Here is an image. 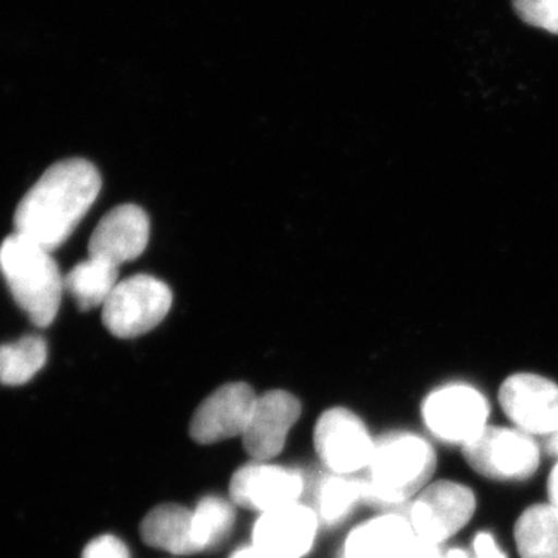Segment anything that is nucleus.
<instances>
[{"label": "nucleus", "instance_id": "nucleus-2", "mask_svg": "<svg viewBox=\"0 0 558 558\" xmlns=\"http://www.w3.org/2000/svg\"><path fill=\"white\" fill-rule=\"evenodd\" d=\"M0 271L33 325L50 326L60 312L64 290V278L50 250L14 231L0 245Z\"/></svg>", "mask_w": 558, "mask_h": 558}, {"label": "nucleus", "instance_id": "nucleus-1", "mask_svg": "<svg viewBox=\"0 0 558 558\" xmlns=\"http://www.w3.org/2000/svg\"><path fill=\"white\" fill-rule=\"evenodd\" d=\"M100 191L101 175L90 161H57L17 205L16 233L53 252L69 240Z\"/></svg>", "mask_w": 558, "mask_h": 558}, {"label": "nucleus", "instance_id": "nucleus-25", "mask_svg": "<svg viewBox=\"0 0 558 558\" xmlns=\"http://www.w3.org/2000/svg\"><path fill=\"white\" fill-rule=\"evenodd\" d=\"M442 556L444 553L440 550L438 543L428 542V539L416 535L409 558H442Z\"/></svg>", "mask_w": 558, "mask_h": 558}, {"label": "nucleus", "instance_id": "nucleus-3", "mask_svg": "<svg viewBox=\"0 0 558 558\" xmlns=\"http://www.w3.org/2000/svg\"><path fill=\"white\" fill-rule=\"evenodd\" d=\"M365 481V501L400 506L427 486L436 470V453L428 440L414 433L396 432L376 440Z\"/></svg>", "mask_w": 558, "mask_h": 558}, {"label": "nucleus", "instance_id": "nucleus-20", "mask_svg": "<svg viewBox=\"0 0 558 558\" xmlns=\"http://www.w3.org/2000/svg\"><path fill=\"white\" fill-rule=\"evenodd\" d=\"M315 501L318 521L326 526H336L347 519L357 502L365 501V481L333 473L319 483Z\"/></svg>", "mask_w": 558, "mask_h": 558}, {"label": "nucleus", "instance_id": "nucleus-12", "mask_svg": "<svg viewBox=\"0 0 558 558\" xmlns=\"http://www.w3.org/2000/svg\"><path fill=\"white\" fill-rule=\"evenodd\" d=\"M317 529V513L292 502L260 515L253 529V545L271 558H301L312 549Z\"/></svg>", "mask_w": 558, "mask_h": 558}, {"label": "nucleus", "instance_id": "nucleus-14", "mask_svg": "<svg viewBox=\"0 0 558 558\" xmlns=\"http://www.w3.org/2000/svg\"><path fill=\"white\" fill-rule=\"evenodd\" d=\"M149 218L138 205L126 204L110 209L92 233L89 256L112 266L137 259L149 242Z\"/></svg>", "mask_w": 558, "mask_h": 558}, {"label": "nucleus", "instance_id": "nucleus-7", "mask_svg": "<svg viewBox=\"0 0 558 558\" xmlns=\"http://www.w3.org/2000/svg\"><path fill=\"white\" fill-rule=\"evenodd\" d=\"M314 442L323 464L337 475L368 468L376 446L362 418L347 409H330L319 416Z\"/></svg>", "mask_w": 558, "mask_h": 558}, {"label": "nucleus", "instance_id": "nucleus-13", "mask_svg": "<svg viewBox=\"0 0 558 558\" xmlns=\"http://www.w3.org/2000/svg\"><path fill=\"white\" fill-rule=\"evenodd\" d=\"M303 490L304 481L299 472L263 461L244 465L230 483L234 505L263 513L299 501Z\"/></svg>", "mask_w": 558, "mask_h": 558}, {"label": "nucleus", "instance_id": "nucleus-6", "mask_svg": "<svg viewBox=\"0 0 558 558\" xmlns=\"http://www.w3.org/2000/svg\"><path fill=\"white\" fill-rule=\"evenodd\" d=\"M486 398L468 385H447L425 399L422 416L429 432L444 442L464 446L487 427Z\"/></svg>", "mask_w": 558, "mask_h": 558}, {"label": "nucleus", "instance_id": "nucleus-11", "mask_svg": "<svg viewBox=\"0 0 558 558\" xmlns=\"http://www.w3.org/2000/svg\"><path fill=\"white\" fill-rule=\"evenodd\" d=\"M300 414V400L288 391L275 389L258 396L247 428L242 435L245 451L258 461L278 457Z\"/></svg>", "mask_w": 558, "mask_h": 558}, {"label": "nucleus", "instance_id": "nucleus-4", "mask_svg": "<svg viewBox=\"0 0 558 558\" xmlns=\"http://www.w3.org/2000/svg\"><path fill=\"white\" fill-rule=\"evenodd\" d=\"M172 292L160 279L135 275L120 281L102 306V323L119 339H135L160 325L171 310Z\"/></svg>", "mask_w": 558, "mask_h": 558}, {"label": "nucleus", "instance_id": "nucleus-23", "mask_svg": "<svg viewBox=\"0 0 558 558\" xmlns=\"http://www.w3.org/2000/svg\"><path fill=\"white\" fill-rule=\"evenodd\" d=\"M83 558H131L130 549L113 535L92 539L83 550Z\"/></svg>", "mask_w": 558, "mask_h": 558}, {"label": "nucleus", "instance_id": "nucleus-26", "mask_svg": "<svg viewBox=\"0 0 558 558\" xmlns=\"http://www.w3.org/2000/svg\"><path fill=\"white\" fill-rule=\"evenodd\" d=\"M548 494L549 505L553 506V508L556 509V512L558 513V462L549 475Z\"/></svg>", "mask_w": 558, "mask_h": 558}, {"label": "nucleus", "instance_id": "nucleus-16", "mask_svg": "<svg viewBox=\"0 0 558 558\" xmlns=\"http://www.w3.org/2000/svg\"><path fill=\"white\" fill-rule=\"evenodd\" d=\"M143 542L175 556L201 553L193 531V510L163 505L150 510L140 526Z\"/></svg>", "mask_w": 558, "mask_h": 558}, {"label": "nucleus", "instance_id": "nucleus-15", "mask_svg": "<svg viewBox=\"0 0 558 558\" xmlns=\"http://www.w3.org/2000/svg\"><path fill=\"white\" fill-rule=\"evenodd\" d=\"M414 538L409 519L387 513L355 527L340 558H409Z\"/></svg>", "mask_w": 558, "mask_h": 558}, {"label": "nucleus", "instance_id": "nucleus-18", "mask_svg": "<svg viewBox=\"0 0 558 558\" xmlns=\"http://www.w3.org/2000/svg\"><path fill=\"white\" fill-rule=\"evenodd\" d=\"M521 558H558V513L550 505L531 506L515 524Z\"/></svg>", "mask_w": 558, "mask_h": 558}, {"label": "nucleus", "instance_id": "nucleus-27", "mask_svg": "<svg viewBox=\"0 0 558 558\" xmlns=\"http://www.w3.org/2000/svg\"><path fill=\"white\" fill-rule=\"evenodd\" d=\"M230 558H271L270 556H267L264 550H260L259 548H256L255 545L253 546H245V548L238 549L236 553L233 554Z\"/></svg>", "mask_w": 558, "mask_h": 558}, {"label": "nucleus", "instance_id": "nucleus-5", "mask_svg": "<svg viewBox=\"0 0 558 558\" xmlns=\"http://www.w3.org/2000/svg\"><path fill=\"white\" fill-rule=\"evenodd\" d=\"M470 468L495 481H526L537 472L539 449L527 433L486 427L462 446Z\"/></svg>", "mask_w": 558, "mask_h": 558}, {"label": "nucleus", "instance_id": "nucleus-10", "mask_svg": "<svg viewBox=\"0 0 558 558\" xmlns=\"http://www.w3.org/2000/svg\"><path fill=\"white\" fill-rule=\"evenodd\" d=\"M256 398L253 388L244 381L216 389L191 418V438L207 446L244 435Z\"/></svg>", "mask_w": 558, "mask_h": 558}, {"label": "nucleus", "instance_id": "nucleus-22", "mask_svg": "<svg viewBox=\"0 0 558 558\" xmlns=\"http://www.w3.org/2000/svg\"><path fill=\"white\" fill-rule=\"evenodd\" d=\"M521 21L558 35V0H512Z\"/></svg>", "mask_w": 558, "mask_h": 558}, {"label": "nucleus", "instance_id": "nucleus-17", "mask_svg": "<svg viewBox=\"0 0 558 558\" xmlns=\"http://www.w3.org/2000/svg\"><path fill=\"white\" fill-rule=\"evenodd\" d=\"M119 269L106 260L89 256L65 275L64 289L69 290L83 311L102 307L120 282Z\"/></svg>", "mask_w": 558, "mask_h": 558}, {"label": "nucleus", "instance_id": "nucleus-21", "mask_svg": "<svg viewBox=\"0 0 558 558\" xmlns=\"http://www.w3.org/2000/svg\"><path fill=\"white\" fill-rule=\"evenodd\" d=\"M233 506L227 499L215 497L202 498L193 510V531L201 549L215 548L223 542L234 526Z\"/></svg>", "mask_w": 558, "mask_h": 558}, {"label": "nucleus", "instance_id": "nucleus-28", "mask_svg": "<svg viewBox=\"0 0 558 558\" xmlns=\"http://www.w3.org/2000/svg\"><path fill=\"white\" fill-rule=\"evenodd\" d=\"M546 453L549 457L558 459V429L557 432L550 433L545 444Z\"/></svg>", "mask_w": 558, "mask_h": 558}, {"label": "nucleus", "instance_id": "nucleus-19", "mask_svg": "<svg viewBox=\"0 0 558 558\" xmlns=\"http://www.w3.org/2000/svg\"><path fill=\"white\" fill-rule=\"evenodd\" d=\"M47 355L46 340L38 336L0 344V384L9 387L28 384L46 365Z\"/></svg>", "mask_w": 558, "mask_h": 558}, {"label": "nucleus", "instance_id": "nucleus-29", "mask_svg": "<svg viewBox=\"0 0 558 558\" xmlns=\"http://www.w3.org/2000/svg\"><path fill=\"white\" fill-rule=\"evenodd\" d=\"M442 558H472L469 556V553H465L464 549H449L447 553H444Z\"/></svg>", "mask_w": 558, "mask_h": 558}, {"label": "nucleus", "instance_id": "nucleus-8", "mask_svg": "<svg viewBox=\"0 0 558 558\" xmlns=\"http://www.w3.org/2000/svg\"><path fill=\"white\" fill-rule=\"evenodd\" d=\"M475 508V495L469 487L438 481L414 499L409 520L417 537L440 545L469 523Z\"/></svg>", "mask_w": 558, "mask_h": 558}, {"label": "nucleus", "instance_id": "nucleus-24", "mask_svg": "<svg viewBox=\"0 0 558 558\" xmlns=\"http://www.w3.org/2000/svg\"><path fill=\"white\" fill-rule=\"evenodd\" d=\"M473 553L475 558H506L488 532H480L473 539Z\"/></svg>", "mask_w": 558, "mask_h": 558}, {"label": "nucleus", "instance_id": "nucleus-9", "mask_svg": "<svg viewBox=\"0 0 558 558\" xmlns=\"http://www.w3.org/2000/svg\"><path fill=\"white\" fill-rule=\"evenodd\" d=\"M506 416L527 435L549 436L558 429V385L538 374H513L499 388Z\"/></svg>", "mask_w": 558, "mask_h": 558}]
</instances>
